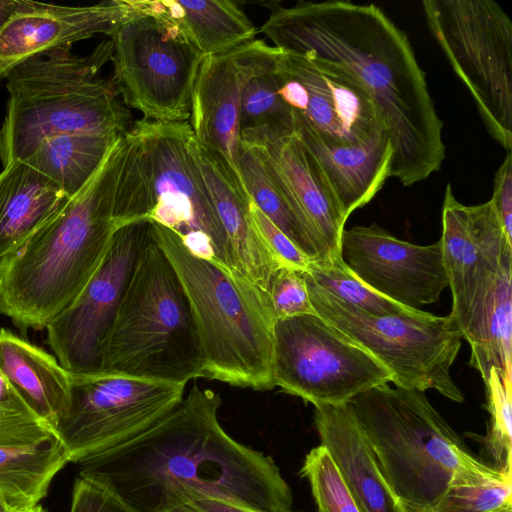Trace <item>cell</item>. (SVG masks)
<instances>
[{"instance_id": "obj_21", "label": "cell", "mask_w": 512, "mask_h": 512, "mask_svg": "<svg viewBox=\"0 0 512 512\" xmlns=\"http://www.w3.org/2000/svg\"><path fill=\"white\" fill-rule=\"evenodd\" d=\"M188 148L227 236L233 272L267 295L271 278L280 267L252 225L249 216L252 200L248 192L222 159L196 140L193 131L188 139Z\"/></svg>"}, {"instance_id": "obj_11", "label": "cell", "mask_w": 512, "mask_h": 512, "mask_svg": "<svg viewBox=\"0 0 512 512\" xmlns=\"http://www.w3.org/2000/svg\"><path fill=\"white\" fill-rule=\"evenodd\" d=\"M272 379L274 387L317 406L349 403L392 382L393 376L370 352L315 313L275 320Z\"/></svg>"}, {"instance_id": "obj_34", "label": "cell", "mask_w": 512, "mask_h": 512, "mask_svg": "<svg viewBox=\"0 0 512 512\" xmlns=\"http://www.w3.org/2000/svg\"><path fill=\"white\" fill-rule=\"evenodd\" d=\"M300 473L310 484L317 512H364L324 446L309 451Z\"/></svg>"}, {"instance_id": "obj_3", "label": "cell", "mask_w": 512, "mask_h": 512, "mask_svg": "<svg viewBox=\"0 0 512 512\" xmlns=\"http://www.w3.org/2000/svg\"><path fill=\"white\" fill-rule=\"evenodd\" d=\"M127 133L92 178L19 248L0 259V313L22 332L45 329L82 291L117 230L114 201Z\"/></svg>"}, {"instance_id": "obj_28", "label": "cell", "mask_w": 512, "mask_h": 512, "mask_svg": "<svg viewBox=\"0 0 512 512\" xmlns=\"http://www.w3.org/2000/svg\"><path fill=\"white\" fill-rule=\"evenodd\" d=\"M122 136L60 134L45 139L25 162L54 181L70 198L92 178Z\"/></svg>"}, {"instance_id": "obj_41", "label": "cell", "mask_w": 512, "mask_h": 512, "mask_svg": "<svg viewBox=\"0 0 512 512\" xmlns=\"http://www.w3.org/2000/svg\"><path fill=\"white\" fill-rule=\"evenodd\" d=\"M35 3L30 0H0V30L13 16L30 10Z\"/></svg>"}, {"instance_id": "obj_22", "label": "cell", "mask_w": 512, "mask_h": 512, "mask_svg": "<svg viewBox=\"0 0 512 512\" xmlns=\"http://www.w3.org/2000/svg\"><path fill=\"white\" fill-rule=\"evenodd\" d=\"M314 424L345 484L364 512H405L383 475L349 403L314 406Z\"/></svg>"}, {"instance_id": "obj_43", "label": "cell", "mask_w": 512, "mask_h": 512, "mask_svg": "<svg viewBox=\"0 0 512 512\" xmlns=\"http://www.w3.org/2000/svg\"><path fill=\"white\" fill-rule=\"evenodd\" d=\"M23 512H46L39 504Z\"/></svg>"}, {"instance_id": "obj_2", "label": "cell", "mask_w": 512, "mask_h": 512, "mask_svg": "<svg viewBox=\"0 0 512 512\" xmlns=\"http://www.w3.org/2000/svg\"><path fill=\"white\" fill-rule=\"evenodd\" d=\"M260 28L274 47L335 65L370 94L393 147L392 175L425 180L445 158L443 123L406 34L374 4L343 0L268 3Z\"/></svg>"}, {"instance_id": "obj_18", "label": "cell", "mask_w": 512, "mask_h": 512, "mask_svg": "<svg viewBox=\"0 0 512 512\" xmlns=\"http://www.w3.org/2000/svg\"><path fill=\"white\" fill-rule=\"evenodd\" d=\"M266 45L265 41L254 39L205 56L192 93L189 124L196 140L220 157L243 187L239 165L241 89Z\"/></svg>"}, {"instance_id": "obj_1", "label": "cell", "mask_w": 512, "mask_h": 512, "mask_svg": "<svg viewBox=\"0 0 512 512\" xmlns=\"http://www.w3.org/2000/svg\"><path fill=\"white\" fill-rule=\"evenodd\" d=\"M221 403L213 390L193 386L146 431L81 463L80 475L136 512H168L206 498L254 512H292V491L275 461L226 433Z\"/></svg>"}, {"instance_id": "obj_6", "label": "cell", "mask_w": 512, "mask_h": 512, "mask_svg": "<svg viewBox=\"0 0 512 512\" xmlns=\"http://www.w3.org/2000/svg\"><path fill=\"white\" fill-rule=\"evenodd\" d=\"M349 404L405 512H431L460 472L497 469L470 452L423 391L386 384Z\"/></svg>"}, {"instance_id": "obj_31", "label": "cell", "mask_w": 512, "mask_h": 512, "mask_svg": "<svg viewBox=\"0 0 512 512\" xmlns=\"http://www.w3.org/2000/svg\"><path fill=\"white\" fill-rule=\"evenodd\" d=\"M512 506V477L498 469L456 474L431 512H494Z\"/></svg>"}, {"instance_id": "obj_7", "label": "cell", "mask_w": 512, "mask_h": 512, "mask_svg": "<svg viewBox=\"0 0 512 512\" xmlns=\"http://www.w3.org/2000/svg\"><path fill=\"white\" fill-rule=\"evenodd\" d=\"M100 371L174 384L204 377V357L189 302L153 232L138 256L105 340Z\"/></svg>"}, {"instance_id": "obj_16", "label": "cell", "mask_w": 512, "mask_h": 512, "mask_svg": "<svg viewBox=\"0 0 512 512\" xmlns=\"http://www.w3.org/2000/svg\"><path fill=\"white\" fill-rule=\"evenodd\" d=\"M275 75L278 92L291 109L294 123L324 143L358 146L387 134L370 94L345 70L280 50Z\"/></svg>"}, {"instance_id": "obj_32", "label": "cell", "mask_w": 512, "mask_h": 512, "mask_svg": "<svg viewBox=\"0 0 512 512\" xmlns=\"http://www.w3.org/2000/svg\"><path fill=\"white\" fill-rule=\"evenodd\" d=\"M303 273L331 297L372 316L407 315L419 310L398 304L373 291L344 266L341 258L311 263Z\"/></svg>"}, {"instance_id": "obj_29", "label": "cell", "mask_w": 512, "mask_h": 512, "mask_svg": "<svg viewBox=\"0 0 512 512\" xmlns=\"http://www.w3.org/2000/svg\"><path fill=\"white\" fill-rule=\"evenodd\" d=\"M240 172L245 188L260 211L312 262L332 260L290 202L267 175L255 151L240 143Z\"/></svg>"}, {"instance_id": "obj_8", "label": "cell", "mask_w": 512, "mask_h": 512, "mask_svg": "<svg viewBox=\"0 0 512 512\" xmlns=\"http://www.w3.org/2000/svg\"><path fill=\"white\" fill-rule=\"evenodd\" d=\"M129 131L143 218L168 227L192 252L233 272L227 236L188 148L190 124L142 119Z\"/></svg>"}, {"instance_id": "obj_25", "label": "cell", "mask_w": 512, "mask_h": 512, "mask_svg": "<svg viewBox=\"0 0 512 512\" xmlns=\"http://www.w3.org/2000/svg\"><path fill=\"white\" fill-rule=\"evenodd\" d=\"M141 13L176 26L205 57L255 39V26L234 1L136 0Z\"/></svg>"}, {"instance_id": "obj_23", "label": "cell", "mask_w": 512, "mask_h": 512, "mask_svg": "<svg viewBox=\"0 0 512 512\" xmlns=\"http://www.w3.org/2000/svg\"><path fill=\"white\" fill-rule=\"evenodd\" d=\"M294 134L316 164L343 217L369 203L392 175L393 147L387 134L358 146L324 143L301 124Z\"/></svg>"}, {"instance_id": "obj_42", "label": "cell", "mask_w": 512, "mask_h": 512, "mask_svg": "<svg viewBox=\"0 0 512 512\" xmlns=\"http://www.w3.org/2000/svg\"><path fill=\"white\" fill-rule=\"evenodd\" d=\"M0 512H18L11 508L1 497H0Z\"/></svg>"}, {"instance_id": "obj_37", "label": "cell", "mask_w": 512, "mask_h": 512, "mask_svg": "<svg viewBox=\"0 0 512 512\" xmlns=\"http://www.w3.org/2000/svg\"><path fill=\"white\" fill-rule=\"evenodd\" d=\"M249 216L260 240L279 267L306 272L312 263L254 204L250 203Z\"/></svg>"}, {"instance_id": "obj_44", "label": "cell", "mask_w": 512, "mask_h": 512, "mask_svg": "<svg viewBox=\"0 0 512 512\" xmlns=\"http://www.w3.org/2000/svg\"><path fill=\"white\" fill-rule=\"evenodd\" d=\"M494 512H512V506Z\"/></svg>"}, {"instance_id": "obj_39", "label": "cell", "mask_w": 512, "mask_h": 512, "mask_svg": "<svg viewBox=\"0 0 512 512\" xmlns=\"http://www.w3.org/2000/svg\"><path fill=\"white\" fill-rule=\"evenodd\" d=\"M490 201L493 204L499 222L512 241V153L507 151L503 162L495 173L493 195Z\"/></svg>"}, {"instance_id": "obj_35", "label": "cell", "mask_w": 512, "mask_h": 512, "mask_svg": "<svg viewBox=\"0 0 512 512\" xmlns=\"http://www.w3.org/2000/svg\"><path fill=\"white\" fill-rule=\"evenodd\" d=\"M483 381L490 414L484 442L495 462L493 466L511 473V381L504 380L495 369Z\"/></svg>"}, {"instance_id": "obj_38", "label": "cell", "mask_w": 512, "mask_h": 512, "mask_svg": "<svg viewBox=\"0 0 512 512\" xmlns=\"http://www.w3.org/2000/svg\"><path fill=\"white\" fill-rule=\"evenodd\" d=\"M69 512H136L113 491L83 475L76 478Z\"/></svg>"}, {"instance_id": "obj_45", "label": "cell", "mask_w": 512, "mask_h": 512, "mask_svg": "<svg viewBox=\"0 0 512 512\" xmlns=\"http://www.w3.org/2000/svg\"><path fill=\"white\" fill-rule=\"evenodd\" d=\"M293 512V511H292Z\"/></svg>"}, {"instance_id": "obj_14", "label": "cell", "mask_w": 512, "mask_h": 512, "mask_svg": "<svg viewBox=\"0 0 512 512\" xmlns=\"http://www.w3.org/2000/svg\"><path fill=\"white\" fill-rule=\"evenodd\" d=\"M440 241L452 294L449 315L474 351L482 342L499 287L512 275V241L490 200L464 205L450 183L444 194Z\"/></svg>"}, {"instance_id": "obj_27", "label": "cell", "mask_w": 512, "mask_h": 512, "mask_svg": "<svg viewBox=\"0 0 512 512\" xmlns=\"http://www.w3.org/2000/svg\"><path fill=\"white\" fill-rule=\"evenodd\" d=\"M68 462L59 437L25 447H0V497L18 512L38 505Z\"/></svg>"}, {"instance_id": "obj_15", "label": "cell", "mask_w": 512, "mask_h": 512, "mask_svg": "<svg viewBox=\"0 0 512 512\" xmlns=\"http://www.w3.org/2000/svg\"><path fill=\"white\" fill-rule=\"evenodd\" d=\"M151 237L150 220L119 227L85 287L46 326L47 343L68 372L101 370L105 340L138 256Z\"/></svg>"}, {"instance_id": "obj_5", "label": "cell", "mask_w": 512, "mask_h": 512, "mask_svg": "<svg viewBox=\"0 0 512 512\" xmlns=\"http://www.w3.org/2000/svg\"><path fill=\"white\" fill-rule=\"evenodd\" d=\"M153 238L172 264L189 302L204 377L269 390L275 317L268 296L247 279L192 252L173 230L154 221Z\"/></svg>"}, {"instance_id": "obj_24", "label": "cell", "mask_w": 512, "mask_h": 512, "mask_svg": "<svg viewBox=\"0 0 512 512\" xmlns=\"http://www.w3.org/2000/svg\"><path fill=\"white\" fill-rule=\"evenodd\" d=\"M0 371L28 406L53 429L68 410L72 378L58 360L0 328Z\"/></svg>"}, {"instance_id": "obj_36", "label": "cell", "mask_w": 512, "mask_h": 512, "mask_svg": "<svg viewBox=\"0 0 512 512\" xmlns=\"http://www.w3.org/2000/svg\"><path fill=\"white\" fill-rule=\"evenodd\" d=\"M267 295L276 320L315 314L303 272L286 267L277 269Z\"/></svg>"}, {"instance_id": "obj_19", "label": "cell", "mask_w": 512, "mask_h": 512, "mask_svg": "<svg viewBox=\"0 0 512 512\" xmlns=\"http://www.w3.org/2000/svg\"><path fill=\"white\" fill-rule=\"evenodd\" d=\"M240 143L255 151L269 178L330 258L340 259V240L346 219L316 164L295 134L250 129L240 133Z\"/></svg>"}, {"instance_id": "obj_33", "label": "cell", "mask_w": 512, "mask_h": 512, "mask_svg": "<svg viewBox=\"0 0 512 512\" xmlns=\"http://www.w3.org/2000/svg\"><path fill=\"white\" fill-rule=\"evenodd\" d=\"M58 437L0 371V447H25Z\"/></svg>"}, {"instance_id": "obj_40", "label": "cell", "mask_w": 512, "mask_h": 512, "mask_svg": "<svg viewBox=\"0 0 512 512\" xmlns=\"http://www.w3.org/2000/svg\"><path fill=\"white\" fill-rule=\"evenodd\" d=\"M168 512H254L219 499H197Z\"/></svg>"}, {"instance_id": "obj_12", "label": "cell", "mask_w": 512, "mask_h": 512, "mask_svg": "<svg viewBox=\"0 0 512 512\" xmlns=\"http://www.w3.org/2000/svg\"><path fill=\"white\" fill-rule=\"evenodd\" d=\"M139 10V9H138ZM112 82L143 119L185 122L204 56L174 25L139 13L111 35Z\"/></svg>"}, {"instance_id": "obj_26", "label": "cell", "mask_w": 512, "mask_h": 512, "mask_svg": "<svg viewBox=\"0 0 512 512\" xmlns=\"http://www.w3.org/2000/svg\"><path fill=\"white\" fill-rule=\"evenodd\" d=\"M69 199L50 178L25 161L0 173V259L19 248Z\"/></svg>"}, {"instance_id": "obj_17", "label": "cell", "mask_w": 512, "mask_h": 512, "mask_svg": "<svg viewBox=\"0 0 512 512\" xmlns=\"http://www.w3.org/2000/svg\"><path fill=\"white\" fill-rule=\"evenodd\" d=\"M339 253L344 266L363 284L409 308L436 303L449 286L440 239L416 245L373 223L344 229Z\"/></svg>"}, {"instance_id": "obj_30", "label": "cell", "mask_w": 512, "mask_h": 512, "mask_svg": "<svg viewBox=\"0 0 512 512\" xmlns=\"http://www.w3.org/2000/svg\"><path fill=\"white\" fill-rule=\"evenodd\" d=\"M279 51L267 44L244 80L240 97V133L250 129H270L294 134L292 111L278 92L275 63Z\"/></svg>"}, {"instance_id": "obj_4", "label": "cell", "mask_w": 512, "mask_h": 512, "mask_svg": "<svg viewBox=\"0 0 512 512\" xmlns=\"http://www.w3.org/2000/svg\"><path fill=\"white\" fill-rule=\"evenodd\" d=\"M54 48L15 66L7 79L9 99L0 128L4 167L26 161L47 138L60 134L124 135L130 113L112 82L99 76L112 60L113 43L100 42L76 56Z\"/></svg>"}, {"instance_id": "obj_20", "label": "cell", "mask_w": 512, "mask_h": 512, "mask_svg": "<svg viewBox=\"0 0 512 512\" xmlns=\"http://www.w3.org/2000/svg\"><path fill=\"white\" fill-rule=\"evenodd\" d=\"M135 0H109L89 6L36 2L0 30V80L26 59L98 34L110 36L137 15Z\"/></svg>"}, {"instance_id": "obj_9", "label": "cell", "mask_w": 512, "mask_h": 512, "mask_svg": "<svg viewBox=\"0 0 512 512\" xmlns=\"http://www.w3.org/2000/svg\"><path fill=\"white\" fill-rule=\"evenodd\" d=\"M305 279L315 313L380 361L395 387L434 389L452 401H464L450 373L463 338L450 315L419 309L407 315L372 316Z\"/></svg>"}, {"instance_id": "obj_13", "label": "cell", "mask_w": 512, "mask_h": 512, "mask_svg": "<svg viewBox=\"0 0 512 512\" xmlns=\"http://www.w3.org/2000/svg\"><path fill=\"white\" fill-rule=\"evenodd\" d=\"M71 378L68 410L56 433L69 462L80 464L146 431L182 400L186 386L107 371Z\"/></svg>"}, {"instance_id": "obj_10", "label": "cell", "mask_w": 512, "mask_h": 512, "mask_svg": "<svg viewBox=\"0 0 512 512\" xmlns=\"http://www.w3.org/2000/svg\"><path fill=\"white\" fill-rule=\"evenodd\" d=\"M428 27L490 136L512 150V22L492 0H424Z\"/></svg>"}]
</instances>
